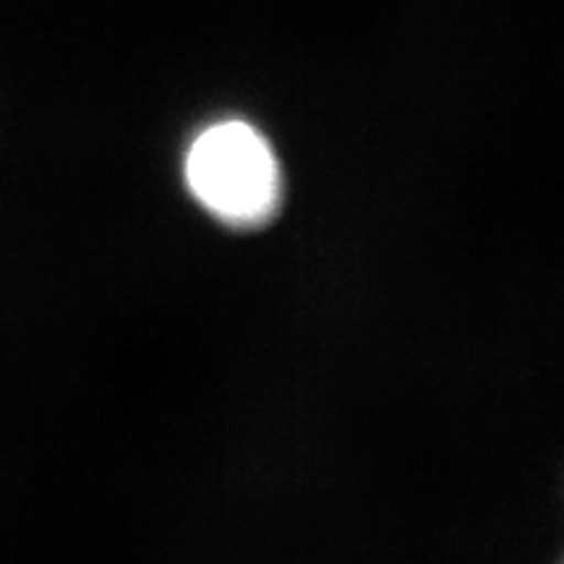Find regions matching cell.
Listing matches in <instances>:
<instances>
[{
    "mask_svg": "<svg viewBox=\"0 0 564 564\" xmlns=\"http://www.w3.org/2000/svg\"><path fill=\"white\" fill-rule=\"evenodd\" d=\"M186 183L209 215L232 228H259L280 204V165L253 126L223 121L204 129L186 154Z\"/></svg>",
    "mask_w": 564,
    "mask_h": 564,
    "instance_id": "1",
    "label": "cell"
}]
</instances>
